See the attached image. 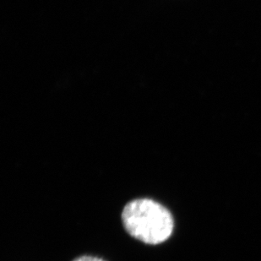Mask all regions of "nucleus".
<instances>
[{
	"mask_svg": "<svg viewBox=\"0 0 261 261\" xmlns=\"http://www.w3.org/2000/svg\"><path fill=\"white\" fill-rule=\"evenodd\" d=\"M122 221L130 236L152 245L168 240L174 227L170 212L150 199H137L128 202L122 212Z\"/></svg>",
	"mask_w": 261,
	"mask_h": 261,
	"instance_id": "f257e3e1",
	"label": "nucleus"
},
{
	"mask_svg": "<svg viewBox=\"0 0 261 261\" xmlns=\"http://www.w3.org/2000/svg\"><path fill=\"white\" fill-rule=\"evenodd\" d=\"M73 261H106L101 258L95 256H88V255H84V256L78 257L76 259Z\"/></svg>",
	"mask_w": 261,
	"mask_h": 261,
	"instance_id": "f03ea898",
	"label": "nucleus"
}]
</instances>
